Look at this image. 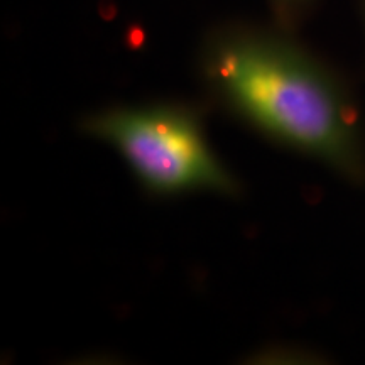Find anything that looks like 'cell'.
Masks as SVG:
<instances>
[{"instance_id": "1", "label": "cell", "mask_w": 365, "mask_h": 365, "mask_svg": "<svg viewBox=\"0 0 365 365\" xmlns=\"http://www.w3.org/2000/svg\"><path fill=\"white\" fill-rule=\"evenodd\" d=\"M205 73L249 124L346 181H365L357 103L344 81L299 44L261 31H225L207 48Z\"/></svg>"}, {"instance_id": "2", "label": "cell", "mask_w": 365, "mask_h": 365, "mask_svg": "<svg viewBox=\"0 0 365 365\" xmlns=\"http://www.w3.org/2000/svg\"><path fill=\"white\" fill-rule=\"evenodd\" d=\"M85 129L112 144L139 180L158 193L235 191V181L210 150L195 117L180 108L103 112L90 117Z\"/></svg>"}, {"instance_id": "3", "label": "cell", "mask_w": 365, "mask_h": 365, "mask_svg": "<svg viewBox=\"0 0 365 365\" xmlns=\"http://www.w3.org/2000/svg\"><path fill=\"white\" fill-rule=\"evenodd\" d=\"M274 6L279 9L282 16L287 17V19H293L294 16L304 12V9L312 6L314 0H272Z\"/></svg>"}, {"instance_id": "4", "label": "cell", "mask_w": 365, "mask_h": 365, "mask_svg": "<svg viewBox=\"0 0 365 365\" xmlns=\"http://www.w3.org/2000/svg\"><path fill=\"white\" fill-rule=\"evenodd\" d=\"M362 4H364V16H365V0H362Z\"/></svg>"}]
</instances>
